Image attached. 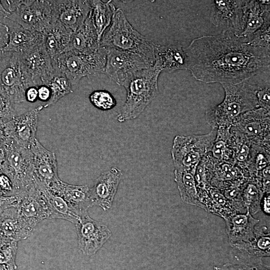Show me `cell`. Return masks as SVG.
I'll return each mask as SVG.
<instances>
[{"label":"cell","mask_w":270,"mask_h":270,"mask_svg":"<svg viewBox=\"0 0 270 270\" xmlns=\"http://www.w3.org/2000/svg\"><path fill=\"white\" fill-rule=\"evenodd\" d=\"M184 50L186 70L205 83L246 82L270 66V48L248 44L228 31L195 38Z\"/></svg>","instance_id":"1"},{"label":"cell","mask_w":270,"mask_h":270,"mask_svg":"<svg viewBox=\"0 0 270 270\" xmlns=\"http://www.w3.org/2000/svg\"><path fill=\"white\" fill-rule=\"evenodd\" d=\"M246 82L222 84L225 92L223 101L206 112V122L212 128L230 129L241 115L260 108L256 96V86Z\"/></svg>","instance_id":"2"},{"label":"cell","mask_w":270,"mask_h":270,"mask_svg":"<svg viewBox=\"0 0 270 270\" xmlns=\"http://www.w3.org/2000/svg\"><path fill=\"white\" fill-rule=\"evenodd\" d=\"M161 71L152 66L133 72L123 82L126 100L116 119L120 122L138 118L158 92V78Z\"/></svg>","instance_id":"3"},{"label":"cell","mask_w":270,"mask_h":270,"mask_svg":"<svg viewBox=\"0 0 270 270\" xmlns=\"http://www.w3.org/2000/svg\"><path fill=\"white\" fill-rule=\"evenodd\" d=\"M100 46L136 54L152 66L154 64L156 44L130 24L120 8L116 9L110 26L102 37Z\"/></svg>","instance_id":"4"},{"label":"cell","mask_w":270,"mask_h":270,"mask_svg":"<svg viewBox=\"0 0 270 270\" xmlns=\"http://www.w3.org/2000/svg\"><path fill=\"white\" fill-rule=\"evenodd\" d=\"M34 86L22 66L20 54L0 51V88L14 106L17 115L28 110L24 92L27 88Z\"/></svg>","instance_id":"5"},{"label":"cell","mask_w":270,"mask_h":270,"mask_svg":"<svg viewBox=\"0 0 270 270\" xmlns=\"http://www.w3.org/2000/svg\"><path fill=\"white\" fill-rule=\"evenodd\" d=\"M2 149L5 154L2 173L12 182L13 196L26 192L34 185L32 152L11 138L6 140Z\"/></svg>","instance_id":"6"},{"label":"cell","mask_w":270,"mask_h":270,"mask_svg":"<svg viewBox=\"0 0 270 270\" xmlns=\"http://www.w3.org/2000/svg\"><path fill=\"white\" fill-rule=\"evenodd\" d=\"M107 49L100 46L96 52L80 54L64 52L52 58L54 68L63 73L76 86L82 78L90 77L104 72L106 60Z\"/></svg>","instance_id":"7"},{"label":"cell","mask_w":270,"mask_h":270,"mask_svg":"<svg viewBox=\"0 0 270 270\" xmlns=\"http://www.w3.org/2000/svg\"><path fill=\"white\" fill-rule=\"evenodd\" d=\"M216 134L217 130L212 128L206 134L176 136L171 149L175 170L194 175L198 165L210 151Z\"/></svg>","instance_id":"8"},{"label":"cell","mask_w":270,"mask_h":270,"mask_svg":"<svg viewBox=\"0 0 270 270\" xmlns=\"http://www.w3.org/2000/svg\"><path fill=\"white\" fill-rule=\"evenodd\" d=\"M270 110L258 108L239 116L230 128V132L240 140L270 146Z\"/></svg>","instance_id":"9"},{"label":"cell","mask_w":270,"mask_h":270,"mask_svg":"<svg viewBox=\"0 0 270 270\" xmlns=\"http://www.w3.org/2000/svg\"><path fill=\"white\" fill-rule=\"evenodd\" d=\"M5 18L24 28L42 33L52 20L49 0H28Z\"/></svg>","instance_id":"10"},{"label":"cell","mask_w":270,"mask_h":270,"mask_svg":"<svg viewBox=\"0 0 270 270\" xmlns=\"http://www.w3.org/2000/svg\"><path fill=\"white\" fill-rule=\"evenodd\" d=\"M106 48V60L104 73L118 85L122 86L133 72L152 66L136 54L114 48Z\"/></svg>","instance_id":"11"},{"label":"cell","mask_w":270,"mask_h":270,"mask_svg":"<svg viewBox=\"0 0 270 270\" xmlns=\"http://www.w3.org/2000/svg\"><path fill=\"white\" fill-rule=\"evenodd\" d=\"M210 19L212 24L223 30L238 36L244 28L246 0H214Z\"/></svg>","instance_id":"12"},{"label":"cell","mask_w":270,"mask_h":270,"mask_svg":"<svg viewBox=\"0 0 270 270\" xmlns=\"http://www.w3.org/2000/svg\"><path fill=\"white\" fill-rule=\"evenodd\" d=\"M24 71L34 86L46 84L54 69L52 60L44 42L22 53H19Z\"/></svg>","instance_id":"13"},{"label":"cell","mask_w":270,"mask_h":270,"mask_svg":"<svg viewBox=\"0 0 270 270\" xmlns=\"http://www.w3.org/2000/svg\"><path fill=\"white\" fill-rule=\"evenodd\" d=\"M44 108L45 104L38 106L4 122V130L6 138H11L18 145L30 148L36 138L39 112Z\"/></svg>","instance_id":"14"},{"label":"cell","mask_w":270,"mask_h":270,"mask_svg":"<svg viewBox=\"0 0 270 270\" xmlns=\"http://www.w3.org/2000/svg\"><path fill=\"white\" fill-rule=\"evenodd\" d=\"M49 1L52 12V22H58L73 32L84 23L92 10L90 0Z\"/></svg>","instance_id":"15"},{"label":"cell","mask_w":270,"mask_h":270,"mask_svg":"<svg viewBox=\"0 0 270 270\" xmlns=\"http://www.w3.org/2000/svg\"><path fill=\"white\" fill-rule=\"evenodd\" d=\"M78 236V246L88 256L94 254L111 236L104 224L91 218L86 213L76 224Z\"/></svg>","instance_id":"16"},{"label":"cell","mask_w":270,"mask_h":270,"mask_svg":"<svg viewBox=\"0 0 270 270\" xmlns=\"http://www.w3.org/2000/svg\"><path fill=\"white\" fill-rule=\"evenodd\" d=\"M122 173L116 167L104 172L90 188V199L92 206H98L104 210L111 206L121 180Z\"/></svg>","instance_id":"17"},{"label":"cell","mask_w":270,"mask_h":270,"mask_svg":"<svg viewBox=\"0 0 270 270\" xmlns=\"http://www.w3.org/2000/svg\"><path fill=\"white\" fill-rule=\"evenodd\" d=\"M33 156L34 178L47 186L60 180L56 154L36 138L30 148Z\"/></svg>","instance_id":"18"},{"label":"cell","mask_w":270,"mask_h":270,"mask_svg":"<svg viewBox=\"0 0 270 270\" xmlns=\"http://www.w3.org/2000/svg\"><path fill=\"white\" fill-rule=\"evenodd\" d=\"M21 195L22 200L17 206L19 214L28 226L34 230L39 222L50 218L46 200L35 184Z\"/></svg>","instance_id":"19"},{"label":"cell","mask_w":270,"mask_h":270,"mask_svg":"<svg viewBox=\"0 0 270 270\" xmlns=\"http://www.w3.org/2000/svg\"><path fill=\"white\" fill-rule=\"evenodd\" d=\"M48 187L63 198L80 216L88 213V208L92 206L90 199V188L86 185L70 184L60 179Z\"/></svg>","instance_id":"20"},{"label":"cell","mask_w":270,"mask_h":270,"mask_svg":"<svg viewBox=\"0 0 270 270\" xmlns=\"http://www.w3.org/2000/svg\"><path fill=\"white\" fill-rule=\"evenodd\" d=\"M100 48V42L91 16V11L84 23L72 33L64 52L90 54Z\"/></svg>","instance_id":"21"},{"label":"cell","mask_w":270,"mask_h":270,"mask_svg":"<svg viewBox=\"0 0 270 270\" xmlns=\"http://www.w3.org/2000/svg\"><path fill=\"white\" fill-rule=\"evenodd\" d=\"M230 244L250 240L254 236L256 224L259 220L254 218L247 210L238 213L224 219Z\"/></svg>","instance_id":"22"},{"label":"cell","mask_w":270,"mask_h":270,"mask_svg":"<svg viewBox=\"0 0 270 270\" xmlns=\"http://www.w3.org/2000/svg\"><path fill=\"white\" fill-rule=\"evenodd\" d=\"M33 231L22 218L17 206L0 210V234L18 242L27 238Z\"/></svg>","instance_id":"23"},{"label":"cell","mask_w":270,"mask_h":270,"mask_svg":"<svg viewBox=\"0 0 270 270\" xmlns=\"http://www.w3.org/2000/svg\"><path fill=\"white\" fill-rule=\"evenodd\" d=\"M268 18H270L269 0H246L244 28L238 37L246 40V42H248Z\"/></svg>","instance_id":"24"},{"label":"cell","mask_w":270,"mask_h":270,"mask_svg":"<svg viewBox=\"0 0 270 270\" xmlns=\"http://www.w3.org/2000/svg\"><path fill=\"white\" fill-rule=\"evenodd\" d=\"M154 66L161 71L186 70L184 50L180 44L156 46Z\"/></svg>","instance_id":"25"},{"label":"cell","mask_w":270,"mask_h":270,"mask_svg":"<svg viewBox=\"0 0 270 270\" xmlns=\"http://www.w3.org/2000/svg\"><path fill=\"white\" fill-rule=\"evenodd\" d=\"M8 28V41L2 52L22 53L43 42L42 33L28 30L15 22Z\"/></svg>","instance_id":"26"},{"label":"cell","mask_w":270,"mask_h":270,"mask_svg":"<svg viewBox=\"0 0 270 270\" xmlns=\"http://www.w3.org/2000/svg\"><path fill=\"white\" fill-rule=\"evenodd\" d=\"M36 186L44 196L50 214L49 218H60L76 224L80 216L60 196L52 192L46 184L34 180Z\"/></svg>","instance_id":"27"},{"label":"cell","mask_w":270,"mask_h":270,"mask_svg":"<svg viewBox=\"0 0 270 270\" xmlns=\"http://www.w3.org/2000/svg\"><path fill=\"white\" fill-rule=\"evenodd\" d=\"M247 179L235 163L215 162L210 186L220 190L240 186Z\"/></svg>","instance_id":"28"},{"label":"cell","mask_w":270,"mask_h":270,"mask_svg":"<svg viewBox=\"0 0 270 270\" xmlns=\"http://www.w3.org/2000/svg\"><path fill=\"white\" fill-rule=\"evenodd\" d=\"M73 32L58 21L52 22L42 33L46 49L52 58L65 52Z\"/></svg>","instance_id":"29"},{"label":"cell","mask_w":270,"mask_h":270,"mask_svg":"<svg viewBox=\"0 0 270 270\" xmlns=\"http://www.w3.org/2000/svg\"><path fill=\"white\" fill-rule=\"evenodd\" d=\"M230 246L248 258L270 256V232L266 226H256L254 236L250 240L236 243Z\"/></svg>","instance_id":"30"},{"label":"cell","mask_w":270,"mask_h":270,"mask_svg":"<svg viewBox=\"0 0 270 270\" xmlns=\"http://www.w3.org/2000/svg\"><path fill=\"white\" fill-rule=\"evenodd\" d=\"M92 7L91 16L100 42L102 37L110 26L116 12L111 1L90 0Z\"/></svg>","instance_id":"31"},{"label":"cell","mask_w":270,"mask_h":270,"mask_svg":"<svg viewBox=\"0 0 270 270\" xmlns=\"http://www.w3.org/2000/svg\"><path fill=\"white\" fill-rule=\"evenodd\" d=\"M174 174L182 200L188 204L200 208L194 175L190 172L176 170Z\"/></svg>","instance_id":"32"},{"label":"cell","mask_w":270,"mask_h":270,"mask_svg":"<svg viewBox=\"0 0 270 270\" xmlns=\"http://www.w3.org/2000/svg\"><path fill=\"white\" fill-rule=\"evenodd\" d=\"M264 192L260 183L254 178H248L242 185V197L244 205L251 214L261 210Z\"/></svg>","instance_id":"33"},{"label":"cell","mask_w":270,"mask_h":270,"mask_svg":"<svg viewBox=\"0 0 270 270\" xmlns=\"http://www.w3.org/2000/svg\"><path fill=\"white\" fill-rule=\"evenodd\" d=\"M46 84L50 88L52 92L51 98L46 104L47 107L73 92L72 84L65 74L55 69L52 76Z\"/></svg>","instance_id":"34"},{"label":"cell","mask_w":270,"mask_h":270,"mask_svg":"<svg viewBox=\"0 0 270 270\" xmlns=\"http://www.w3.org/2000/svg\"><path fill=\"white\" fill-rule=\"evenodd\" d=\"M233 262L214 266V270H270V266L264 264L262 258H249L242 259L236 256Z\"/></svg>","instance_id":"35"},{"label":"cell","mask_w":270,"mask_h":270,"mask_svg":"<svg viewBox=\"0 0 270 270\" xmlns=\"http://www.w3.org/2000/svg\"><path fill=\"white\" fill-rule=\"evenodd\" d=\"M92 104L102 110H108L116 105V100L109 92L100 90L93 92L89 96Z\"/></svg>","instance_id":"36"},{"label":"cell","mask_w":270,"mask_h":270,"mask_svg":"<svg viewBox=\"0 0 270 270\" xmlns=\"http://www.w3.org/2000/svg\"><path fill=\"white\" fill-rule=\"evenodd\" d=\"M18 250V242L12 240L0 250V264L8 266L15 270L16 266L15 258Z\"/></svg>","instance_id":"37"},{"label":"cell","mask_w":270,"mask_h":270,"mask_svg":"<svg viewBox=\"0 0 270 270\" xmlns=\"http://www.w3.org/2000/svg\"><path fill=\"white\" fill-rule=\"evenodd\" d=\"M270 18H268L246 43L252 46L270 48Z\"/></svg>","instance_id":"38"},{"label":"cell","mask_w":270,"mask_h":270,"mask_svg":"<svg viewBox=\"0 0 270 270\" xmlns=\"http://www.w3.org/2000/svg\"><path fill=\"white\" fill-rule=\"evenodd\" d=\"M16 116L14 106L0 88V120L6 122Z\"/></svg>","instance_id":"39"},{"label":"cell","mask_w":270,"mask_h":270,"mask_svg":"<svg viewBox=\"0 0 270 270\" xmlns=\"http://www.w3.org/2000/svg\"><path fill=\"white\" fill-rule=\"evenodd\" d=\"M256 96L260 108L270 110V86L262 88L256 86Z\"/></svg>","instance_id":"40"},{"label":"cell","mask_w":270,"mask_h":270,"mask_svg":"<svg viewBox=\"0 0 270 270\" xmlns=\"http://www.w3.org/2000/svg\"><path fill=\"white\" fill-rule=\"evenodd\" d=\"M22 196L21 194L2 196H0V210L11 206H16L20 204Z\"/></svg>","instance_id":"41"},{"label":"cell","mask_w":270,"mask_h":270,"mask_svg":"<svg viewBox=\"0 0 270 270\" xmlns=\"http://www.w3.org/2000/svg\"><path fill=\"white\" fill-rule=\"evenodd\" d=\"M38 100L42 102H48V103L52 96L50 88L46 84H42L38 86Z\"/></svg>","instance_id":"42"},{"label":"cell","mask_w":270,"mask_h":270,"mask_svg":"<svg viewBox=\"0 0 270 270\" xmlns=\"http://www.w3.org/2000/svg\"><path fill=\"white\" fill-rule=\"evenodd\" d=\"M26 103L33 104L38 100V86H31L26 88L24 92Z\"/></svg>","instance_id":"43"},{"label":"cell","mask_w":270,"mask_h":270,"mask_svg":"<svg viewBox=\"0 0 270 270\" xmlns=\"http://www.w3.org/2000/svg\"><path fill=\"white\" fill-rule=\"evenodd\" d=\"M8 26L0 22V50L7 44L8 41Z\"/></svg>","instance_id":"44"},{"label":"cell","mask_w":270,"mask_h":270,"mask_svg":"<svg viewBox=\"0 0 270 270\" xmlns=\"http://www.w3.org/2000/svg\"><path fill=\"white\" fill-rule=\"evenodd\" d=\"M27 0H6V2L8 6V11L12 12L14 11L16 9L20 8L22 4L27 2Z\"/></svg>","instance_id":"45"},{"label":"cell","mask_w":270,"mask_h":270,"mask_svg":"<svg viewBox=\"0 0 270 270\" xmlns=\"http://www.w3.org/2000/svg\"><path fill=\"white\" fill-rule=\"evenodd\" d=\"M263 202L261 206L263 208L264 212L266 214H270V192L264 193L263 196Z\"/></svg>","instance_id":"46"},{"label":"cell","mask_w":270,"mask_h":270,"mask_svg":"<svg viewBox=\"0 0 270 270\" xmlns=\"http://www.w3.org/2000/svg\"><path fill=\"white\" fill-rule=\"evenodd\" d=\"M12 240H10L8 238H6V236H2V234H0V250L3 246H4L5 245H6L7 244L10 242Z\"/></svg>","instance_id":"47"},{"label":"cell","mask_w":270,"mask_h":270,"mask_svg":"<svg viewBox=\"0 0 270 270\" xmlns=\"http://www.w3.org/2000/svg\"><path fill=\"white\" fill-rule=\"evenodd\" d=\"M4 160V152L2 149L0 148V173H2V166Z\"/></svg>","instance_id":"48"},{"label":"cell","mask_w":270,"mask_h":270,"mask_svg":"<svg viewBox=\"0 0 270 270\" xmlns=\"http://www.w3.org/2000/svg\"><path fill=\"white\" fill-rule=\"evenodd\" d=\"M0 12H1L4 16V18H6V16H7L8 15L10 14V12L4 8L0 1Z\"/></svg>","instance_id":"49"}]
</instances>
